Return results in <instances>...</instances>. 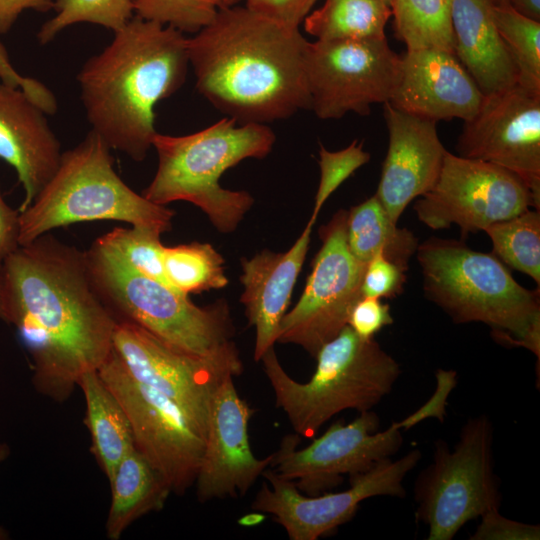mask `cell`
<instances>
[{
    "label": "cell",
    "instance_id": "obj_1",
    "mask_svg": "<svg viewBox=\"0 0 540 540\" xmlns=\"http://www.w3.org/2000/svg\"><path fill=\"white\" fill-rule=\"evenodd\" d=\"M11 324L32 361L37 392L66 401L113 347L117 320L92 281L86 251L47 233L2 263Z\"/></svg>",
    "mask_w": 540,
    "mask_h": 540
},
{
    "label": "cell",
    "instance_id": "obj_2",
    "mask_svg": "<svg viewBox=\"0 0 540 540\" xmlns=\"http://www.w3.org/2000/svg\"><path fill=\"white\" fill-rule=\"evenodd\" d=\"M307 43L299 29L235 5L187 38V49L201 95L238 124H267L310 109Z\"/></svg>",
    "mask_w": 540,
    "mask_h": 540
},
{
    "label": "cell",
    "instance_id": "obj_3",
    "mask_svg": "<svg viewBox=\"0 0 540 540\" xmlns=\"http://www.w3.org/2000/svg\"><path fill=\"white\" fill-rule=\"evenodd\" d=\"M189 65L181 31L133 15L77 74L91 130L142 161L158 133L154 108L183 86Z\"/></svg>",
    "mask_w": 540,
    "mask_h": 540
},
{
    "label": "cell",
    "instance_id": "obj_4",
    "mask_svg": "<svg viewBox=\"0 0 540 540\" xmlns=\"http://www.w3.org/2000/svg\"><path fill=\"white\" fill-rule=\"evenodd\" d=\"M416 257L425 296L455 323L482 322L500 343L540 357V295L520 285L494 255L462 241L430 237Z\"/></svg>",
    "mask_w": 540,
    "mask_h": 540
},
{
    "label": "cell",
    "instance_id": "obj_5",
    "mask_svg": "<svg viewBox=\"0 0 540 540\" xmlns=\"http://www.w3.org/2000/svg\"><path fill=\"white\" fill-rule=\"evenodd\" d=\"M275 139L267 124H238L229 117L188 135L157 133L152 147L158 155V167L142 195L165 206L174 201L190 202L219 232H233L254 199L247 191L223 188L220 177L244 159L267 156Z\"/></svg>",
    "mask_w": 540,
    "mask_h": 540
},
{
    "label": "cell",
    "instance_id": "obj_6",
    "mask_svg": "<svg viewBox=\"0 0 540 540\" xmlns=\"http://www.w3.org/2000/svg\"><path fill=\"white\" fill-rule=\"evenodd\" d=\"M86 256L94 286L117 321L135 323L181 352L243 367L225 300L197 306L136 271L99 239Z\"/></svg>",
    "mask_w": 540,
    "mask_h": 540
},
{
    "label": "cell",
    "instance_id": "obj_7",
    "mask_svg": "<svg viewBox=\"0 0 540 540\" xmlns=\"http://www.w3.org/2000/svg\"><path fill=\"white\" fill-rule=\"evenodd\" d=\"M308 382L294 380L282 367L274 347L261 357L276 406L301 437L319 429L344 410H372L388 395L401 374L400 365L374 338H362L348 325L315 356Z\"/></svg>",
    "mask_w": 540,
    "mask_h": 540
},
{
    "label": "cell",
    "instance_id": "obj_8",
    "mask_svg": "<svg viewBox=\"0 0 540 540\" xmlns=\"http://www.w3.org/2000/svg\"><path fill=\"white\" fill-rule=\"evenodd\" d=\"M111 148L92 130L60 164L24 211L19 212V245H28L57 227L97 220L171 229L175 212L132 190L113 167Z\"/></svg>",
    "mask_w": 540,
    "mask_h": 540
},
{
    "label": "cell",
    "instance_id": "obj_9",
    "mask_svg": "<svg viewBox=\"0 0 540 540\" xmlns=\"http://www.w3.org/2000/svg\"><path fill=\"white\" fill-rule=\"evenodd\" d=\"M437 386L424 405L401 421L393 422L384 431L379 416L372 410L360 412L353 421L334 422L321 436L298 449L301 436L283 437L272 453L270 467L281 477L294 482L308 496L330 492L343 482V476L364 473L379 462L396 454L403 443L402 430L427 418L443 421L450 392L456 386L455 371L438 369Z\"/></svg>",
    "mask_w": 540,
    "mask_h": 540
},
{
    "label": "cell",
    "instance_id": "obj_10",
    "mask_svg": "<svg viewBox=\"0 0 540 540\" xmlns=\"http://www.w3.org/2000/svg\"><path fill=\"white\" fill-rule=\"evenodd\" d=\"M434 447L414 484L415 517L428 527V540H451L470 520L500 508L492 423L486 415L469 418L454 448L442 439Z\"/></svg>",
    "mask_w": 540,
    "mask_h": 540
},
{
    "label": "cell",
    "instance_id": "obj_11",
    "mask_svg": "<svg viewBox=\"0 0 540 540\" xmlns=\"http://www.w3.org/2000/svg\"><path fill=\"white\" fill-rule=\"evenodd\" d=\"M305 75L310 109L323 120L349 112L370 114L371 106L388 102L399 81L401 57L386 36L360 40L307 43Z\"/></svg>",
    "mask_w": 540,
    "mask_h": 540
},
{
    "label": "cell",
    "instance_id": "obj_12",
    "mask_svg": "<svg viewBox=\"0 0 540 540\" xmlns=\"http://www.w3.org/2000/svg\"><path fill=\"white\" fill-rule=\"evenodd\" d=\"M97 371L128 417L135 449L171 492L184 494L195 483L204 437L176 404L133 378L113 347Z\"/></svg>",
    "mask_w": 540,
    "mask_h": 540
},
{
    "label": "cell",
    "instance_id": "obj_13",
    "mask_svg": "<svg viewBox=\"0 0 540 540\" xmlns=\"http://www.w3.org/2000/svg\"><path fill=\"white\" fill-rule=\"evenodd\" d=\"M346 222L347 211L339 210L321 227L322 246L304 291L279 327L278 343L298 345L314 358L347 326L353 306L363 297L366 263L356 259L348 248Z\"/></svg>",
    "mask_w": 540,
    "mask_h": 540
},
{
    "label": "cell",
    "instance_id": "obj_14",
    "mask_svg": "<svg viewBox=\"0 0 540 540\" xmlns=\"http://www.w3.org/2000/svg\"><path fill=\"white\" fill-rule=\"evenodd\" d=\"M538 204L527 185L498 165L446 152L434 187L418 199V219L433 230L459 226L462 236L484 231Z\"/></svg>",
    "mask_w": 540,
    "mask_h": 540
},
{
    "label": "cell",
    "instance_id": "obj_15",
    "mask_svg": "<svg viewBox=\"0 0 540 540\" xmlns=\"http://www.w3.org/2000/svg\"><path fill=\"white\" fill-rule=\"evenodd\" d=\"M420 459L419 449L396 460L385 459L368 471L349 477L348 489L317 496L301 493L294 482L267 468L262 476L270 485L262 483L251 508L273 515L291 540H317L350 521L360 503L368 498L404 497V478Z\"/></svg>",
    "mask_w": 540,
    "mask_h": 540
},
{
    "label": "cell",
    "instance_id": "obj_16",
    "mask_svg": "<svg viewBox=\"0 0 540 540\" xmlns=\"http://www.w3.org/2000/svg\"><path fill=\"white\" fill-rule=\"evenodd\" d=\"M113 350L133 378L176 404L204 439L214 394L243 371L181 352L129 321H117Z\"/></svg>",
    "mask_w": 540,
    "mask_h": 540
},
{
    "label": "cell",
    "instance_id": "obj_17",
    "mask_svg": "<svg viewBox=\"0 0 540 540\" xmlns=\"http://www.w3.org/2000/svg\"><path fill=\"white\" fill-rule=\"evenodd\" d=\"M456 150L514 173L540 204V92L516 83L484 95L477 113L464 121Z\"/></svg>",
    "mask_w": 540,
    "mask_h": 540
},
{
    "label": "cell",
    "instance_id": "obj_18",
    "mask_svg": "<svg viewBox=\"0 0 540 540\" xmlns=\"http://www.w3.org/2000/svg\"><path fill=\"white\" fill-rule=\"evenodd\" d=\"M254 410L238 394L234 378L224 381L213 396L205 446L195 480L200 502L244 496L270 467L273 455L256 458L248 426Z\"/></svg>",
    "mask_w": 540,
    "mask_h": 540
},
{
    "label": "cell",
    "instance_id": "obj_19",
    "mask_svg": "<svg viewBox=\"0 0 540 540\" xmlns=\"http://www.w3.org/2000/svg\"><path fill=\"white\" fill-rule=\"evenodd\" d=\"M389 134L376 197L397 224L406 207L436 184L447 150L434 121L405 113L384 103Z\"/></svg>",
    "mask_w": 540,
    "mask_h": 540
},
{
    "label": "cell",
    "instance_id": "obj_20",
    "mask_svg": "<svg viewBox=\"0 0 540 540\" xmlns=\"http://www.w3.org/2000/svg\"><path fill=\"white\" fill-rule=\"evenodd\" d=\"M400 77L388 101L395 108L434 122L467 121L484 94L453 52L438 48L407 49Z\"/></svg>",
    "mask_w": 540,
    "mask_h": 540
},
{
    "label": "cell",
    "instance_id": "obj_21",
    "mask_svg": "<svg viewBox=\"0 0 540 540\" xmlns=\"http://www.w3.org/2000/svg\"><path fill=\"white\" fill-rule=\"evenodd\" d=\"M46 115L22 89L0 81V158L15 169L25 191L19 212L31 205L60 164L61 144Z\"/></svg>",
    "mask_w": 540,
    "mask_h": 540
},
{
    "label": "cell",
    "instance_id": "obj_22",
    "mask_svg": "<svg viewBox=\"0 0 540 540\" xmlns=\"http://www.w3.org/2000/svg\"><path fill=\"white\" fill-rule=\"evenodd\" d=\"M316 220L310 218L286 252L263 250L241 261L243 293L240 302L249 325L256 331L254 360L260 361L277 342L279 327L304 263Z\"/></svg>",
    "mask_w": 540,
    "mask_h": 540
},
{
    "label": "cell",
    "instance_id": "obj_23",
    "mask_svg": "<svg viewBox=\"0 0 540 540\" xmlns=\"http://www.w3.org/2000/svg\"><path fill=\"white\" fill-rule=\"evenodd\" d=\"M494 0H453L454 54L484 95L517 83V71L494 20Z\"/></svg>",
    "mask_w": 540,
    "mask_h": 540
},
{
    "label": "cell",
    "instance_id": "obj_24",
    "mask_svg": "<svg viewBox=\"0 0 540 540\" xmlns=\"http://www.w3.org/2000/svg\"><path fill=\"white\" fill-rule=\"evenodd\" d=\"M112 498L106 536L118 540L137 519L162 510L171 489L156 469L136 449L118 464L109 481Z\"/></svg>",
    "mask_w": 540,
    "mask_h": 540
},
{
    "label": "cell",
    "instance_id": "obj_25",
    "mask_svg": "<svg viewBox=\"0 0 540 540\" xmlns=\"http://www.w3.org/2000/svg\"><path fill=\"white\" fill-rule=\"evenodd\" d=\"M78 387L85 398L91 452L110 481L120 461L135 449L128 417L98 371L85 373Z\"/></svg>",
    "mask_w": 540,
    "mask_h": 540
},
{
    "label": "cell",
    "instance_id": "obj_26",
    "mask_svg": "<svg viewBox=\"0 0 540 540\" xmlns=\"http://www.w3.org/2000/svg\"><path fill=\"white\" fill-rule=\"evenodd\" d=\"M346 236L350 252L359 261L367 264L382 254L406 271L419 245L410 230L390 219L376 195L347 211Z\"/></svg>",
    "mask_w": 540,
    "mask_h": 540
},
{
    "label": "cell",
    "instance_id": "obj_27",
    "mask_svg": "<svg viewBox=\"0 0 540 540\" xmlns=\"http://www.w3.org/2000/svg\"><path fill=\"white\" fill-rule=\"evenodd\" d=\"M391 16L383 0H325L303 24L320 41L360 40L384 37Z\"/></svg>",
    "mask_w": 540,
    "mask_h": 540
},
{
    "label": "cell",
    "instance_id": "obj_28",
    "mask_svg": "<svg viewBox=\"0 0 540 540\" xmlns=\"http://www.w3.org/2000/svg\"><path fill=\"white\" fill-rule=\"evenodd\" d=\"M453 0H393L396 37L407 49L438 48L454 53Z\"/></svg>",
    "mask_w": 540,
    "mask_h": 540
},
{
    "label": "cell",
    "instance_id": "obj_29",
    "mask_svg": "<svg viewBox=\"0 0 540 540\" xmlns=\"http://www.w3.org/2000/svg\"><path fill=\"white\" fill-rule=\"evenodd\" d=\"M224 258L210 244L192 242L166 247L163 250L164 273L169 285L188 295L228 284Z\"/></svg>",
    "mask_w": 540,
    "mask_h": 540
},
{
    "label": "cell",
    "instance_id": "obj_30",
    "mask_svg": "<svg viewBox=\"0 0 540 540\" xmlns=\"http://www.w3.org/2000/svg\"><path fill=\"white\" fill-rule=\"evenodd\" d=\"M493 255L510 268L529 275L540 286V212L526 210L484 230Z\"/></svg>",
    "mask_w": 540,
    "mask_h": 540
},
{
    "label": "cell",
    "instance_id": "obj_31",
    "mask_svg": "<svg viewBox=\"0 0 540 540\" xmlns=\"http://www.w3.org/2000/svg\"><path fill=\"white\" fill-rule=\"evenodd\" d=\"M493 14L516 68L517 84L540 92V21L520 14L509 3H495Z\"/></svg>",
    "mask_w": 540,
    "mask_h": 540
},
{
    "label": "cell",
    "instance_id": "obj_32",
    "mask_svg": "<svg viewBox=\"0 0 540 540\" xmlns=\"http://www.w3.org/2000/svg\"><path fill=\"white\" fill-rule=\"evenodd\" d=\"M53 9L55 15L37 33L42 45L73 24L92 23L115 32L133 17L129 0H54Z\"/></svg>",
    "mask_w": 540,
    "mask_h": 540
},
{
    "label": "cell",
    "instance_id": "obj_33",
    "mask_svg": "<svg viewBox=\"0 0 540 540\" xmlns=\"http://www.w3.org/2000/svg\"><path fill=\"white\" fill-rule=\"evenodd\" d=\"M161 234L147 226L115 227L98 239L136 271L171 287L164 273Z\"/></svg>",
    "mask_w": 540,
    "mask_h": 540
},
{
    "label": "cell",
    "instance_id": "obj_34",
    "mask_svg": "<svg viewBox=\"0 0 540 540\" xmlns=\"http://www.w3.org/2000/svg\"><path fill=\"white\" fill-rule=\"evenodd\" d=\"M141 19L173 27L182 33H197L218 10V0H129Z\"/></svg>",
    "mask_w": 540,
    "mask_h": 540
},
{
    "label": "cell",
    "instance_id": "obj_35",
    "mask_svg": "<svg viewBox=\"0 0 540 540\" xmlns=\"http://www.w3.org/2000/svg\"><path fill=\"white\" fill-rule=\"evenodd\" d=\"M370 160V154L363 150V142L354 140L348 147L331 152L323 145L319 149L320 181L310 218L316 220L330 195L358 168Z\"/></svg>",
    "mask_w": 540,
    "mask_h": 540
},
{
    "label": "cell",
    "instance_id": "obj_36",
    "mask_svg": "<svg viewBox=\"0 0 540 540\" xmlns=\"http://www.w3.org/2000/svg\"><path fill=\"white\" fill-rule=\"evenodd\" d=\"M406 270L384 257L375 255L365 268L362 281L363 297L393 298L402 292Z\"/></svg>",
    "mask_w": 540,
    "mask_h": 540
},
{
    "label": "cell",
    "instance_id": "obj_37",
    "mask_svg": "<svg viewBox=\"0 0 540 540\" xmlns=\"http://www.w3.org/2000/svg\"><path fill=\"white\" fill-rule=\"evenodd\" d=\"M470 540H538L540 526L512 520L500 514L499 509L486 512Z\"/></svg>",
    "mask_w": 540,
    "mask_h": 540
},
{
    "label": "cell",
    "instance_id": "obj_38",
    "mask_svg": "<svg viewBox=\"0 0 540 540\" xmlns=\"http://www.w3.org/2000/svg\"><path fill=\"white\" fill-rule=\"evenodd\" d=\"M393 323L390 306L381 299L362 297L353 306L347 325L362 338H373L385 326Z\"/></svg>",
    "mask_w": 540,
    "mask_h": 540
},
{
    "label": "cell",
    "instance_id": "obj_39",
    "mask_svg": "<svg viewBox=\"0 0 540 540\" xmlns=\"http://www.w3.org/2000/svg\"><path fill=\"white\" fill-rule=\"evenodd\" d=\"M318 0H245L252 11L289 28L299 25Z\"/></svg>",
    "mask_w": 540,
    "mask_h": 540
},
{
    "label": "cell",
    "instance_id": "obj_40",
    "mask_svg": "<svg viewBox=\"0 0 540 540\" xmlns=\"http://www.w3.org/2000/svg\"><path fill=\"white\" fill-rule=\"evenodd\" d=\"M0 80L22 89L46 114L52 115L56 112L58 106L52 91L38 80L18 74L9 62L6 50L1 43Z\"/></svg>",
    "mask_w": 540,
    "mask_h": 540
},
{
    "label": "cell",
    "instance_id": "obj_41",
    "mask_svg": "<svg viewBox=\"0 0 540 540\" xmlns=\"http://www.w3.org/2000/svg\"><path fill=\"white\" fill-rule=\"evenodd\" d=\"M19 211L12 209L4 200L0 188V263L19 245Z\"/></svg>",
    "mask_w": 540,
    "mask_h": 540
},
{
    "label": "cell",
    "instance_id": "obj_42",
    "mask_svg": "<svg viewBox=\"0 0 540 540\" xmlns=\"http://www.w3.org/2000/svg\"><path fill=\"white\" fill-rule=\"evenodd\" d=\"M53 8V0H0V33L8 32L25 10L48 12Z\"/></svg>",
    "mask_w": 540,
    "mask_h": 540
},
{
    "label": "cell",
    "instance_id": "obj_43",
    "mask_svg": "<svg viewBox=\"0 0 540 540\" xmlns=\"http://www.w3.org/2000/svg\"><path fill=\"white\" fill-rule=\"evenodd\" d=\"M509 4L520 14L540 21V0H509Z\"/></svg>",
    "mask_w": 540,
    "mask_h": 540
},
{
    "label": "cell",
    "instance_id": "obj_44",
    "mask_svg": "<svg viewBox=\"0 0 540 540\" xmlns=\"http://www.w3.org/2000/svg\"><path fill=\"white\" fill-rule=\"evenodd\" d=\"M0 319L11 324V307L3 265L0 263Z\"/></svg>",
    "mask_w": 540,
    "mask_h": 540
},
{
    "label": "cell",
    "instance_id": "obj_45",
    "mask_svg": "<svg viewBox=\"0 0 540 540\" xmlns=\"http://www.w3.org/2000/svg\"><path fill=\"white\" fill-rule=\"evenodd\" d=\"M10 448L7 444L0 442V464L9 456ZM8 538V533L4 528L0 526V540Z\"/></svg>",
    "mask_w": 540,
    "mask_h": 540
},
{
    "label": "cell",
    "instance_id": "obj_46",
    "mask_svg": "<svg viewBox=\"0 0 540 540\" xmlns=\"http://www.w3.org/2000/svg\"><path fill=\"white\" fill-rule=\"evenodd\" d=\"M260 517H264V516L258 513L250 514V515L245 516L243 519H241L240 523L244 525H253V524L255 525L261 521V520H256L257 518H260Z\"/></svg>",
    "mask_w": 540,
    "mask_h": 540
},
{
    "label": "cell",
    "instance_id": "obj_47",
    "mask_svg": "<svg viewBox=\"0 0 540 540\" xmlns=\"http://www.w3.org/2000/svg\"><path fill=\"white\" fill-rule=\"evenodd\" d=\"M218 1L220 3V8H225V7L235 6L238 3L242 2V1H245V0H218Z\"/></svg>",
    "mask_w": 540,
    "mask_h": 540
},
{
    "label": "cell",
    "instance_id": "obj_48",
    "mask_svg": "<svg viewBox=\"0 0 540 540\" xmlns=\"http://www.w3.org/2000/svg\"><path fill=\"white\" fill-rule=\"evenodd\" d=\"M496 4L509 3V0H494Z\"/></svg>",
    "mask_w": 540,
    "mask_h": 540
},
{
    "label": "cell",
    "instance_id": "obj_49",
    "mask_svg": "<svg viewBox=\"0 0 540 540\" xmlns=\"http://www.w3.org/2000/svg\"><path fill=\"white\" fill-rule=\"evenodd\" d=\"M387 5L391 7L393 0H383Z\"/></svg>",
    "mask_w": 540,
    "mask_h": 540
}]
</instances>
